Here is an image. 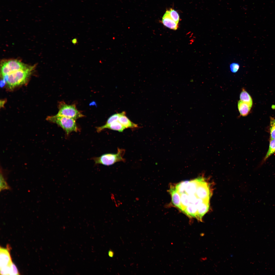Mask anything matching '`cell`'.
<instances>
[{"label":"cell","instance_id":"cell-1","mask_svg":"<svg viewBox=\"0 0 275 275\" xmlns=\"http://www.w3.org/2000/svg\"><path fill=\"white\" fill-rule=\"evenodd\" d=\"M34 67V66L28 65L25 68L3 77V80L6 83L10 89H13L26 82Z\"/></svg>","mask_w":275,"mask_h":275},{"label":"cell","instance_id":"cell-2","mask_svg":"<svg viewBox=\"0 0 275 275\" xmlns=\"http://www.w3.org/2000/svg\"><path fill=\"white\" fill-rule=\"evenodd\" d=\"M47 120L56 123L61 127L67 135L72 132H77L79 130L75 119L68 117L56 115L48 117Z\"/></svg>","mask_w":275,"mask_h":275},{"label":"cell","instance_id":"cell-3","mask_svg":"<svg viewBox=\"0 0 275 275\" xmlns=\"http://www.w3.org/2000/svg\"><path fill=\"white\" fill-rule=\"evenodd\" d=\"M125 152L124 149L118 148L117 153H107L100 157H93L92 159L95 164H101L109 166L119 162H125V159L123 157Z\"/></svg>","mask_w":275,"mask_h":275},{"label":"cell","instance_id":"cell-4","mask_svg":"<svg viewBox=\"0 0 275 275\" xmlns=\"http://www.w3.org/2000/svg\"><path fill=\"white\" fill-rule=\"evenodd\" d=\"M29 65L19 60L11 59L2 61L1 64V74L2 77L24 69Z\"/></svg>","mask_w":275,"mask_h":275},{"label":"cell","instance_id":"cell-5","mask_svg":"<svg viewBox=\"0 0 275 275\" xmlns=\"http://www.w3.org/2000/svg\"><path fill=\"white\" fill-rule=\"evenodd\" d=\"M59 111L56 115L72 118L75 119L82 118L85 116L78 110L75 104H68L63 101L59 102Z\"/></svg>","mask_w":275,"mask_h":275},{"label":"cell","instance_id":"cell-6","mask_svg":"<svg viewBox=\"0 0 275 275\" xmlns=\"http://www.w3.org/2000/svg\"><path fill=\"white\" fill-rule=\"evenodd\" d=\"M204 179L203 177L200 182L195 194L198 198L209 201L212 193L210 185Z\"/></svg>","mask_w":275,"mask_h":275},{"label":"cell","instance_id":"cell-7","mask_svg":"<svg viewBox=\"0 0 275 275\" xmlns=\"http://www.w3.org/2000/svg\"><path fill=\"white\" fill-rule=\"evenodd\" d=\"M10 248L8 245L7 246L6 249L3 248L1 247L0 268L9 266L12 263L10 254Z\"/></svg>","mask_w":275,"mask_h":275},{"label":"cell","instance_id":"cell-8","mask_svg":"<svg viewBox=\"0 0 275 275\" xmlns=\"http://www.w3.org/2000/svg\"><path fill=\"white\" fill-rule=\"evenodd\" d=\"M161 22L165 26L171 29L175 30L178 27V23L175 21L170 17L169 10L166 11L162 17Z\"/></svg>","mask_w":275,"mask_h":275},{"label":"cell","instance_id":"cell-9","mask_svg":"<svg viewBox=\"0 0 275 275\" xmlns=\"http://www.w3.org/2000/svg\"><path fill=\"white\" fill-rule=\"evenodd\" d=\"M169 191L171 195L173 204L183 212L181 202V195L177 190L175 186H171Z\"/></svg>","mask_w":275,"mask_h":275},{"label":"cell","instance_id":"cell-10","mask_svg":"<svg viewBox=\"0 0 275 275\" xmlns=\"http://www.w3.org/2000/svg\"><path fill=\"white\" fill-rule=\"evenodd\" d=\"M105 129L122 132L126 128L123 126L118 121H115L106 126L103 125L96 127L97 131L100 132Z\"/></svg>","mask_w":275,"mask_h":275},{"label":"cell","instance_id":"cell-11","mask_svg":"<svg viewBox=\"0 0 275 275\" xmlns=\"http://www.w3.org/2000/svg\"><path fill=\"white\" fill-rule=\"evenodd\" d=\"M203 177H200L189 181L185 188V192L188 195L195 194L197 187Z\"/></svg>","mask_w":275,"mask_h":275},{"label":"cell","instance_id":"cell-12","mask_svg":"<svg viewBox=\"0 0 275 275\" xmlns=\"http://www.w3.org/2000/svg\"><path fill=\"white\" fill-rule=\"evenodd\" d=\"M209 201L204 200L197 206L198 219L201 221L203 217L208 212L209 208Z\"/></svg>","mask_w":275,"mask_h":275},{"label":"cell","instance_id":"cell-13","mask_svg":"<svg viewBox=\"0 0 275 275\" xmlns=\"http://www.w3.org/2000/svg\"><path fill=\"white\" fill-rule=\"evenodd\" d=\"M118 121L126 128H134L139 127L138 124L131 121L126 116V113L122 112V113L119 117Z\"/></svg>","mask_w":275,"mask_h":275},{"label":"cell","instance_id":"cell-14","mask_svg":"<svg viewBox=\"0 0 275 275\" xmlns=\"http://www.w3.org/2000/svg\"><path fill=\"white\" fill-rule=\"evenodd\" d=\"M252 106L240 100L238 103V107L241 116L245 117L247 116L250 112Z\"/></svg>","mask_w":275,"mask_h":275},{"label":"cell","instance_id":"cell-15","mask_svg":"<svg viewBox=\"0 0 275 275\" xmlns=\"http://www.w3.org/2000/svg\"><path fill=\"white\" fill-rule=\"evenodd\" d=\"M183 212L190 217L195 218L198 219L197 207L194 204H189Z\"/></svg>","mask_w":275,"mask_h":275},{"label":"cell","instance_id":"cell-16","mask_svg":"<svg viewBox=\"0 0 275 275\" xmlns=\"http://www.w3.org/2000/svg\"><path fill=\"white\" fill-rule=\"evenodd\" d=\"M0 191L4 190H11L12 188L7 182V177L3 174L2 171L0 172Z\"/></svg>","mask_w":275,"mask_h":275},{"label":"cell","instance_id":"cell-17","mask_svg":"<svg viewBox=\"0 0 275 275\" xmlns=\"http://www.w3.org/2000/svg\"><path fill=\"white\" fill-rule=\"evenodd\" d=\"M240 100L252 106L253 101L252 98L244 88H242L240 95Z\"/></svg>","mask_w":275,"mask_h":275},{"label":"cell","instance_id":"cell-18","mask_svg":"<svg viewBox=\"0 0 275 275\" xmlns=\"http://www.w3.org/2000/svg\"><path fill=\"white\" fill-rule=\"evenodd\" d=\"M275 153V139H270L268 151L265 156L263 161H265L272 155Z\"/></svg>","mask_w":275,"mask_h":275},{"label":"cell","instance_id":"cell-19","mask_svg":"<svg viewBox=\"0 0 275 275\" xmlns=\"http://www.w3.org/2000/svg\"><path fill=\"white\" fill-rule=\"evenodd\" d=\"M180 195L181 204L183 211L184 209L189 204V198L188 195L185 192H184L180 194Z\"/></svg>","mask_w":275,"mask_h":275},{"label":"cell","instance_id":"cell-20","mask_svg":"<svg viewBox=\"0 0 275 275\" xmlns=\"http://www.w3.org/2000/svg\"><path fill=\"white\" fill-rule=\"evenodd\" d=\"M270 139H275V119L271 117L270 118L269 127Z\"/></svg>","mask_w":275,"mask_h":275},{"label":"cell","instance_id":"cell-21","mask_svg":"<svg viewBox=\"0 0 275 275\" xmlns=\"http://www.w3.org/2000/svg\"><path fill=\"white\" fill-rule=\"evenodd\" d=\"M189 181H186L181 182L177 184L175 187L180 194L185 192L186 187L189 182Z\"/></svg>","mask_w":275,"mask_h":275},{"label":"cell","instance_id":"cell-22","mask_svg":"<svg viewBox=\"0 0 275 275\" xmlns=\"http://www.w3.org/2000/svg\"><path fill=\"white\" fill-rule=\"evenodd\" d=\"M122 113H116L111 116L107 120L106 123L104 125L107 126L115 121H118L120 116Z\"/></svg>","mask_w":275,"mask_h":275},{"label":"cell","instance_id":"cell-23","mask_svg":"<svg viewBox=\"0 0 275 275\" xmlns=\"http://www.w3.org/2000/svg\"><path fill=\"white\" fill-rule=\"evenodd\" d=\"M169 15L171 18L175 21L178 23L180 17L178 12L175 10L171 8L169 10Z\"/></svg>","mask_w":275,"mask_h":275},{"label":"cell","instance_id":"cell-24","mask_svg":"<svg viewBox=\"0 0 275 275\" xmlns=\"http://www.w3.org/2000/svg\"><path fill=\"white\" fill-rule=\"evenodd\" d=\"M239 67V66L238 64L235 63L231 64L230 66L231 71L234 73H236L238 71Z\"/></svg>","mask_w":275,"mask_h":275}]
</instances>
